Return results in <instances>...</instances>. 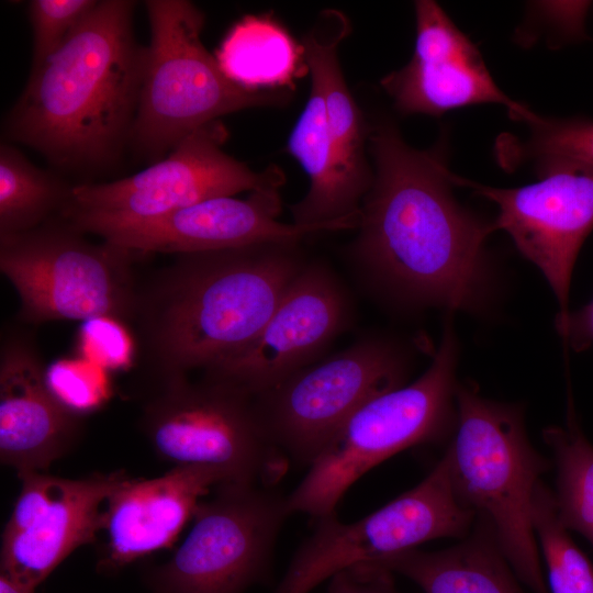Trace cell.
<instances>
[{"instance_id": "cell-3", "label": "cell", "mask_w": 593, "mask_h": 593, "mask_svg": "<svg viewBox=\"0 0 593 593\" xmlns=\"http://www.w3.org/2000/svg\"><path fill=\"white\" fill-rule=\"evenodd\" d=\"M132 0H99L29 80L4 122L5 137L64 170L109 167L130 145L146 46Z\"/></svg>"}, {"instance_id": "cell-18", "label": "cell", "mask_w": 593, "mask_h": 593, "mask_svg": "<svg viewBox=\"0 0 593 593\" xmlns=\"http://www.w3.org/2000/svg\"><path fill=\"white\" fill-rule=\"evenodd\" d=\"M35 337L8 325L0 340V461L19 472L46 470L80 443L86 417L48 388Z\"/></svg>"}, {"instance_id": "cell-12", "label": "cell", "mask_w": 593, "mask_h": 593, "mask_svg": "<svg viewBox=\"0 0 593 593\" xmlns=\"http://www.w3.org/2000/svg\"><path fill=\"white\" fill-rule=\"evenodd\" d=\"M475 517L455 491L445 452L423 481L376 512L354 523L340 522L335 513L317 518L275 593H309L356 564L416 549L433 539L465 538Z\"/></svg>"}, {"instance_id": "cell-19", "label": "cell", "mask_w": 593, "mask_h": 593, "mask_svg": "<svg viewBox=\"0 0 593 593\" xmlns=\"http://www.w3.org/2000/svg\"><path fill=\"white\" fill-rule=\"evenodd\" d=\"M230 482L217 468L176 466L153 479L124 480L107 499L98 570L118 572L134 561L170 548L197 506L213 489Z\"/></svg>"}, {"instance_id": "cell-29", "label": "cell", "mask_w": 593, "mask_h": 593, "mask_svg": "<svg viewBox=\"0 0 593 593\" xmlns=\"http://www.w3.org/2000/svg\"><path fill=\"white\" fill-rule=\"evenodd\" d=\"M99 0H32L27 16L33 32L31 71L37 70L69 38ZM30 71V72H31Z\"/></svg>"}, {"instance_id": "cell-28", "label": "cell", "mask_w": 593, "mask_h": 593, "mask_svg": "<svg viewBox=\"0 0 593 593\" xmlns=\"http://www.w3.org/2000/svg\"><path fill=\"white\" fill-rule=\"evenodd\" d=\"M76 356L110 373L127 371L137 360V342L125 322L97 316L80 323L75 337Z\"/></svg>"}, {"instance_id": "cell-7", "label": "cell", "mask_w": 593, "mask_h": 593, "mask_svg": "<svg viewBox=\"0 0 593 593\" xmlns=\"http://www.w3.org/2000/svg\"><path fill=\"white\" fill-rule=\"evenodd\" d=\"M139 256L104 239L90 242L60 215L24 233L0 235V270L19 295L21 324L110 316L132 327Z\"/></svg>"}, {"instance_id": "cell-25", "label": "cell", "mask_w": 593, "mask_h": 593, "mask_svg": "<svg viewBox=\"0 0 593 593\" xmlns=\"http://www.w3.org/2000/svg\"><path fill=\"white\" fill-rule=\"evenodd\" d=\"M532 525L547 571L549 593H593V564L560 519L556 496L540 480L532 504Z\"/></svg>"}, {"instance_id": "cell-11", "label": "cell", "mask_w": 593, "mask_h": 593, "mask_svg": "<svg viewBox=\"0 0 593 593\" xmlns=\"http://www.w3.org/2000/svg\"><path fill=\"white\" fill-rule=\"evenodd\" d=\"M405 376L399 348L383 339L365 338L253 400L272 446L288 460L310 467L361 406L402 387Z\"/></svg>"}, {"instance_id": "cell-23", "label": "cell", "mask_w": 593, "mask_h": 593, "mask_svg": "<svg viewBox=\"0 0 593 593\" xmlns=\"http://www.w3.org/2000/svg\"><path fill=\"white\" fill-rule=\"evenodd\" d=\"M74 184L38 168L14 145H0V235L34 230L59 216Z\"/></svg>"}, {"instance_id": "cell-9", "label": "cell", "mask_w": 593, "mask_h": 593, "mask_svg": "<svg viewBox=\"0 0 593 593\" xmlns=\"http://www.w3.org/2000/svg\"><path fill=\"white\" fill-rule=\"evenodd\" d=\"M227 136L216 120L142 171L110 182L74 184L60 216L86 234L96 225L153 220L213 198L280 189L283 171L276 165L254 171L227 155Z\"/></svg>"}, {"instance_id": "cell-15", "label": "cell", "mask_w": 593, "mask_h": 593, "mask_svg": "<svg viewBox=\"0 0 593 593\" xmlns=\"http://www.w3.org/2000/svg\"><path fill=\"white\" fill-rule=\"evenodd\" d=\"M128 477L123 470L41 475L16 505L18 530L1 536L0 574L35 590L71 552L97 541L105 501Z\"/></svg>"}, {"instance_id": "cell-30", "label": "cell", "mask_w": 593, "mask_h": 593, "mask_svg": "<svg viewBox=\"0 0 593 593\" xmlns=\"http://www.w3.org/2000/svg\"><path fill=\"white\" fill-rule=\"evenodd\" d=\"M327 593H399L392 573L357 564L331 578Z\"/></svg>"}, {"instance_id": "cell-13", "label": "cell", "mask_w": 593, "mask_h": 593, "mask_svg": "<svg viewBox=\"0 0 593 593\" xmlns=\"http://www.w3.org/2000/svg\"><path fill=\"white\" fill-rule=\"evenodd\" d=\"M537 171V182L517 188L488 187L456 175L452 181L497 206L493 230L505 231L540 269L563 316L577 257L593 230V165L551 159L538 163Z\"/></svg>"}, {"instance_id": "cell-16", "label": "cell", "mask_w": 593, "mask_h": 593, "mask_svg": "<svg viewBox=\"0 0 593 593\" xmlns=\"http://www.w3.org/2000/svg\"><path fill=\"white\" fill-rule=\"evenodd\" d=\"M414 7L413 56L381 80L400 112L440 115L463 107L497 103L519 120L529 110L497 87L477 46L439 4L418 0Z\"/></svg>"}, {"instance_id": "cell-10", "label": "cell", "mask_w": 593, "mask_h": 593, "mask_svg": "<svg viewBox=\"0 0 593 593\" xmlns=\"http://www.w3.org/2000/svg\"><path fill=\"white\" fill-rule=\"evenodd\" d=\"M213 491L171 557L145 572L152 593H244L268 579L278 534L291 515L287 496L237 482Z\"/></svg>"}, {"instance_id": "cell-21", "label": "cell", "mask_w": 593, "mask_h": 593, "mask_svg": "<svg viewBox=\"0 0 593 593\" xmlns=\"http://www.w3.org/2000/svg\"><path fill=\"white\" fill-rule=\"evenodd\" d=\"M350 31L345 13L324 10L304 36L302 47L311 81L320 88L335 146L349 172L369 189L372 174L365 156L368 132L338 60V47Z\"/></svg>"}, {"instance_id": "cell-26", "label": "cell", "mask_w": 593, "mask_h": 593, "mask_svg": "<svg viewBox=\"0 0 593 593\" xmlns=\"http://www.w3.org/2000/svg\"><path fill=\"white\" fill-rule=\"evenodd\" d=\"M521 121L529 126V137L504 143L499 149L501 163L512 166L524 160L568 159L593 165L592 120L545 118L529 110Z\"/></svg>"}, {"instance_id": "cell-8", "label": "cell", "mask_w": 593, "mask_h": 593, "mask_svg": "<svg viewBox=\"0 0 593 593\" xmlns=\"http://www.w3.org/2000/svg\"><path fill=\"white\" fill-rule=\"evenodd\" d=\"M137 424L156 457L172 467H213L230 482L269 488L288 467L266 437L253 398L204 376L147 389Z\"/></svg>"}, {"instance_id": "cell-22", "label": "cell", "mask_w": 593, "mask_h": 593, "mask_svg": "<svg viewBox=\"0 0 593 593\" xmlns=\"http://www.w3.org/2000/svg\"><path fill=\"white\" fill-rule=\"evenodd\" d=\"M215 58L228 79L257 91H287L309 72L302 44L268 14H249L237 21Z\"/></svg>"}, {"instance_id": "cell-5", "label": "cell", "mask_w": 593, "mask_h": 593, "mask_svg": "<svg viewBox=\"0 0 593 593\" xmlns=\"http://www.w3.org/2000/svg\"><path fill=\"white\" fill-rule=\"evenodd\" d=\"M150 40L130 145L150 164L219 118L277 105L287 91H257L233 82L201 41L204 13L188 0H147Z\"/></svg>"}, {"instance_id": "cell-6", "label": "cell", "mask_w": 593, "mask_h": 593, "mask_svg": "<svg viewBox=\"0 0 593 593\" xmlns=\"http://www.w3.org/2000/svg\"><path fill=\"white\" fill-rule=\"evenodd\" d=\"M457 353L448 322L428 369L414 382L370 400L340 427L287 496L289 512L316 518L333 514L370 469L406 448L446 438L457 419Z\"/></svg>"}, {"instance_id": "cell-31", "label": "cell", "mask_w": 593, "mask_h": 593, "mask_svg": "<svg viewBox=\"0 0 593 593\" xmlns=\"http://www.w3.org/2000/svg\"><path fill=\"white\" fill-rule=\"evenodd\" d=\"M556 328L563 342L575 351L593 346V300L577 311L556 318Z\"/></svg>"}, {"instance_id": "cell-1", "label": "cell", "mask_w": 593, "mask_h": 593, "mask_svg": "<svg viewBox=\"0 0 593 593\" xmlns=\"http://www.w3.org/2000/svg\"><path fill=\"white\" fill-rule=\"evenodd\" d=\"M368 138L374 174L351 245L357 265L407 302L474 309L486 284L492 223L458 204L454 174L436 153L411 147L387 121Z\"/></svg>"}, {"instance_id": "cell-27", "label": "cell", "mask_w": 593, "mask_h": 593, "mask_svg": "<svg viewBox=\"0 0 593 593\" xmlns=\"http://www.w3.org/2000/svg\"><path fill=\"white\" fill-rule=\"evenodd\" d=\"M110 374L78 356L58 358L45 370L54 396L67 410L86 418L110 402L113 394Z\"/></svg>"}, {"instance_id": "cell-2", "label": "cell", "mask_w": 593, "mask_h": 593, "mask_svg": "<svg viewBox=\"0 0 593 593\" xmlns=\"http://www.w3.org/2000/svg\"><path fill=\"white\" fill-rule=\"evenodd\" d=\"M305 265L298 243L176 255L138 291L134 368L146 389L243 350Z\"/></svg>"}, {"instance_id": "cell-4", "label": "cell", "mask_w": 593, "mask_h": 593, "mask_svg": "<svg viewBox=\"0 0 593 593\" xmlns=\"http://www.w3.org/2000/svg\"><path fill=\"white\" fill-rule=\"evenodd\" d=\"M456 434L446 450L459 499L494 530L530 593H549L532 525V504L549 462L528 440L523 412L458 385Z\"/></svg>"}, {"instance_id": "cell-24", "label": "cell", "mask_w": 593, "mask_h": 593, "mask_svg": "<svg viewBox=\"0 0 593 593\" xmlns=\"http://www.w3.org/2000/svg\"><path fill=\"white\" fill-rule=\"evenodd\" d=\"M557 469L555 493L560 519L593 546V445L581 430L569 407L566 427L542 432Z\"/></svg>"}, {"instance_id": "cell-32", "label": "cell", "mask_w": 593, "mask_h": 593, "mask_svg": "<svg viewBox=\"0 0 593 593\" xmlns=\"http://www.w3.org/2000/svg\"><path fill=\"white\" fill-rule=\"evenodd\" d=\"M0 593H35V590L23 586L8 577L0 574Z\"/></svg>"}, {"instance_id": "cell-20", "label": "cell", "mask_w": 593, "mask_h": 593, "mask_svg": "<svg viewBox=\"0 0 593 593\" xmlns=\"http://www.w3.org/2000/svg\"><path fill=\"white\" fill-rule=\"evenodd\" d=\"M475 521L469 535L450 548L411 549L363 564L403 575L423 593H526L490 524Z\"/></svg>"}, {"instance_id": "cell-14", "label": "cell", "mask_w": 593, "mask_h": 593, "mask_svg": "<svg viewBox=\"0 0 593 593\" xmlns=\"http://www.w3.org/2000/svg\"><path fill=\"white\" fill-rule=\"evenodd\" d=\"M350 316L348 295L331 270L306 264L257 336L202 376L255 398L312 365Z\"/></svg>"}, {"instance_id": "cell-17", "label": "cell", "mask_w": 593, "mask_h": 593, "mask_svg": "<svg viewBox=\"0 0 593 593\" xmlns=\"http://www.w3.org/2000/svg\"><path fill=\"white\" fill-rule=\"evenodd\" d=\"M280 189L250 192L247 199L219 197L166 215L133 223L102 224L86 233L139 254H190L264 243H299L328 226L286 224Z\"/></svg>"}]
</instances>
